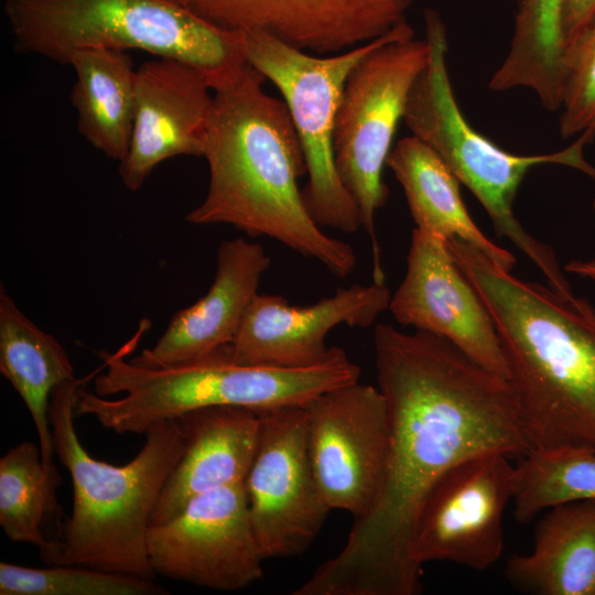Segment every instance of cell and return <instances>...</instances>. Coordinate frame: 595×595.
<instances>
[{
    "label": "cell",
    "mask_w": 595,
    "mask_h": 595,
    "mask_svg": "<svg viewBox=\"0 0 595 595\" xmlns=\"http://www.w3.org/2000/svg\"><path fill=\"white\" fill-rule=\"evenodd\" d=\"M374 350L390 426L383 487L372 509L354 520L342 551L295 595L421 593L422 567L411 558V543L434 485L475 456L530 452L509 381L446 339L379 323Z\"/></svg>",
    "instance_id": "6da1fadb"
},
{
    "label": "cell",
    "mask_w": 595,
    "mask_h": 595,
    "mask_svg": "<svg viewBox=\"0 0 595 595\" xmlns=\"http://www.w3.org/2000/svg\"><path fill=\"white\" fill-rule=\"evenodd\" d=\"M266 82L247 63L214 90L203 155L208 190L185 220L272 238L346 278L356 266L355 251L325 234L307 212L298 185L307 173L301 141L285 101L268 95Z\"/></svg>",
    "instance_id": "7a4b0ae2"
},
{
    "label": "cell",
    "mask_w": 595,
    "mask_h": 595,
    "mask_svg": "<svg viewBox=\"0 0 595 595\" xmlns=\"http://www.w3.org/2000/svg\"><path fill=\"white\" fill-rule=\"evenodd\" d=\"M448 247L497 329L530 452H595V306L517 278L458 238Z\"/></svg>",
    "instance_id": "3957f363"
},
{
    "label": "cell",
    "mask_w": 595,
    "mask_h": 595,
    "mask_svg": "<svg viewBox=\"0 0 595 595\" xmlns=\"http://www.w3.org/2000/svg\"><path fill=\"white\" fill-rule=\"evenodd\" d=\"M80 383L63 382L51 394L54 452L71 474L73 508L41 558L48 565H80L154 581L148 533L163 486L184 451L180 423L164 420L149 428L142 448L125 465L98 461L75 430L74 400Z\"/></svg>",
    "instance_id": "277c9868"
},
{
    "label": "cell",
    "mask_w": 595,
    "mask_h": 595,
    "mask_svg": "<svg viewBox=\"0 0 595 595\" xmlns=\"http://www.w3.org/2000/svg\"><path fill=\"white\" fill-rule=\"evenodd\" d=\"M129 347L97 351L106 370L94 379V392L82 383L77 387L75 416H94L117 434H144L161 421L206 407H304L360 377V368L339 347H332L322 363L303 368L238 363L229 344L186 363L151 368L126 360Z\"/></svg>",
    "instance_id": "5b68a950"
},
{
    "label": "cell",
    "mask_w": 595,
    "mask_h": 595,
    "mask_svg": "<svg viewBox=\"0 0 595 595\" xmlns=\"http://www.w3.org/2000/svg\"><path fill=\"white\" fill-rule=\"evenodd\" d=\"M424 25L430 56L412 85L402 120L478 199L497 235L510 240L541 271L548 285L573 294L554 250L523 228L513 203L524 176L538 165H565L595 178V166L584 158L595 133L585 131L567 148L545 154L522 155L498 147L475 130L458 107L446 66L448 45L440 13L425 9Z\"/></svg>",
    "instance_id": "8992f818"
},
{
    "label": "cell",
    "mask_w": 595,
    "mask_h": 595,
    "mask_svg": "<svg viewBox=\"0 0 595 595\" xmlns=\"http://www.w3.org/2000/svg\"><path fill=\"white\" fill-rule=\"evenodd\" d=\"M4 11L17 51L61 64L80 50H141L197 67L214 91L248 63L245 32L164 0H7Z\"/></svg>",
    "instance_id": "52a82bcc"
},
{
    "label": "cell",
    "mask_w": 595,
    "mask_h": 595,
    "mask_svg": "<svg viewBox=\"0 0 595 595\" xmlns=\"http://www.w3.org/2000/svg\"><path fill=\"white\" fill-rule=\"evenodd\" d=\"M410 35H414V30L404 21L371 42L318 56L260 31L245 32L248 63L278 88L290 110L306 163L303 201L321 227L345 234L361 228L358 208L337 174L333 149L335 117L346 79L374 48Z\"/></svg>",
    "instance_id": "ba28073f"
},
{
    "label": "cell",
    "mask_w": 595,
    "mask_h": 595,
    "mask_svg": "<svg viewBox=\"0 0 595 595\" xmlns=\"http://www.w3.org/2000/svg\"><path fill=\"white\" fill-rule=\"evenodd\" d=\"M430 56L426 39L390 40L348 75L337 108L333 149L337 174L353 197L372 251V281L385 283L376 216L387 203L382 180L393 138L416 77Z\"/></svg>",
    "instance_id": "9c48e42d"
},
{
    "label": "cell",
    "mask_w": 595,
    "mask_h": 595,
    "mask_svg": "<svg viewBox=\"0 0 595 595\" xmlns=\"http://www.w3.org/2000/svg\"><path fill=\"white\" fill-rule=\"evenodd\" d=\"M256 454L245 480L249 519L262 558L303 553L328 511L312 468L304 407L257 411Z\"/></svg>",
    "instance_id": "30bf717a"
},
{
    "label": "cell",
    "mask_w": 595,
    "mask_h": 595,
    "mask_svg": "<svg viewBox=\"0 0 595 595\" xmlns=\"http://www.w3.org/2000/svg\"><path fill=\"white\" fill-rule=\"evenodd\" d=\"M309 455L332 509L365 517L387 474L390 426L383 394L359 381L331 389L304 405Z\"/></svg>",
    "instance_id": "8fae6325"
},
{
    "label": "cell",
    "mask_w": 595,
    "mask_h": 595,
    "mask_svg": "<svg viewBox=\"0 0 595 595\" xmlns=\"http://www.w3.org/2000/svg\"><path fill=\"white\" fill-rule=\"evenodd\" d=\"M505 453L464 461L434 485L420 510L411 558L486 571L501 556L504 515L512 502L515 464Z\"/></svg>",
    "instance_id": "7c38bea8"
},
{
    "label": "cell",
    "mask_w": 595,
    "mask_h": 595,
    "mask_svg": "<svg viewBox=\"0 0 595 595\" xmlns=\"http://www.w3.org/2000/svg\"><path fill=\"white\" fill-rule=\"evenodd\" d=\"M155 574L218 591H237L261 578L245 483L192 498L148 533Z\"/></svg>",
    "instance_id": "4fadbf2b"
},
{
    "label": "cell",
    "mask_w": 595,
    "mask_h": 595,
    "mask_svg": "<svg viewBox=\"0 0 595 595\" xmlns=\"http://www.w3.org/2000/svg\"><path fill=\"white\" fill-rule=\"evenodd\" d=\"M388 310L399 324L446 339L483 368L508 380L497 329L456 264L448 240L412 230L407 271Z\"/></svg>",
    "instance_id": "5bb4252c"
},
{
    "label": "cell",
    "mask_w": 595,
    "mask_h": 595,
    "mask_svg": "<svg viewBox=\"0 0 595 595\" xmlns=\"http://www.w3.org/2000/svg\"><path fill=\"white\" fill-rule=\"evenodd\" d=\"M414 0H190L187 9L227 31H260L311 54H338L392 31Z\"/></svg>",
    "instance_id": "9a60e30c"
},
{
    "label": "cell",
    "mask_w": 595,
    "mask_h": 595,
    "mask_svg": "<svg viewBox=\"0 0 595 595\" xmlns=\"http://www.w3.org/2000/svg\"><path fill=\"white\" fill-rule=\"evenodd\" d=\"M386 283L351 284L312 305H292L281 295L257 294L229 344L242 364L303 368L322 363L332 347L325 344L334 327H368L389 309Z\"/></svg>",
    "instance_id": "2e32d148"
},
{
    "label": "cell",
    "mask_w": 595,
    "mask_h": 595,
    "mask_svg": "<svg viewBox=\"0 0 595 595\" xmlns=\"http://www.w3.org/2000/svg\"><path fill=\"white\" fill-rule=\"evenodd\" d=\"M197 67L163 56L142 63L136 74L134 119L119 175L138 191L163 161L203 156L213 95Z\"/></svg>",
    "instance_id": "e0dca14e"
},
{
    "label": "cell",
    "mask_w": 595,
    "mask_h": 595,
    "mask_svg": "<svg viewBox=\"0 0 595 595\" xmlns=\"http://www.w3.org/2000/svg\"><path fill=\"white\" fill-rule=\"evenodd\" d=\"M216 262L207 293L177 311L156 344L130 359L132 364L151 368L182 364L234 340L271 260L261 245L236 238L219 245Z\"/></svg>",
    "instance_id": "ac0fdd59"
},
{
    "label": "cell",
    "mask_w": 595,
    "mask_h": 595,
    "mask_svg": "<svg viewBox=\"0 0 595 595\" xmlns=\"http://www.w3.org/2000/svg\"><path fill=\"white\" fill-rule=\"evenodd\" d=\"M176 420L184 451L163 486L151 526L169 520L198 495L245 483L257 450L260 416L255 410L206 407Z\"/></svg>",
    "instance_id": "d6986e66"
},
{
    "label": "cell",
    "mask_w": 595,
    "mask_h": 595,
    "mask_svg": "<svg viewBox=\"0 0 595 595\" xmlns=\"http://www.w3.org/2000/svg\"><path fill=\"white\" fill-rule=\"evenodd\" d=\"M505 576L531 595H595V500L544 511L530 552L507 559Z\"/></svg>",
    "instance_id": "ffe728a7"
},
{
    "label": "cell",
    "mask_w": 595,
    "mask_h": 595,
    "mask_svg": "<svg viewBox=\"0 0 595 595\" xmlns=\"http://www.w3.org/2000/svg\"><path fill=\"white\" fill-rule=\"evenodd\" d=\"M386 166L404 192L415 228L445 240L458 238L480 250L497 267L512 271L515 256L478 228L463 202L459 181L428 144L412 134L400 139Z\"/></svg>",
    "instance_id": "44dd1931"
},
{
    "label": "cell",
    "mask_w": 595,
    "mask_h": 595,
    "mask_svg": "<svg viewBox=\"0 0 595 595\" xmlns=\"http://www.w3.org/2000/svg\"><path fill=\"white\" fill-rule=\"evenodd\" d=\"M0 371L24 401L34 422L43 464L61 485L54 464L50 401L53 390L74 380V367L61 343L28 318L1 286Z\"/></svg>",
    "instance_id": "7402d4cb"
},
{
    "label": "cell",
    "mask_w": 595,
    "mask_h": 595,
    "mask_svg": "<svg viewBox=\"0 0 595 595\" xmlns=\"http://www.w3.org/2000/svg\"><path fill=\"white\" fill-rule=\"evenodd\" d=\"M76 74L71 101L77 128L96 150L121 162L128 153L134 119L136 74L126 51L88 48L69 62Z\"/></svg>",
    "instance_id": "603a6c76"
},
{
    "label": "cell",
    "mask_w": 595,
    "mask_h": 595,
    "mask_svg": "<svg viewBox=\"0 0 595 595\" xmlns=\"http://www.w3.org/2000/svg\"><path fill=\"white\" fill-rule=\"evenodd\" d=\"M562 4L563 0H520L509 51L488 83L491 90L529 88L543 108L560 109L566 51Z\"/></svg>",
    "instance_id": "cb8c5ba5"
},
{
    "label": "cell",
    "mask_w": 595,
    "mask_h": 595,
    "mask_svg": "<svg viewBox=\"0 0 595 595\" xmlns=\"http://www.w3.org/2000/svg\"><path fill=\"white\" fill-rule=\"evenodd\" d=\"M58 486L33 442L19 443L0 458V524L11 541L33 544L41 555L45 553L51 544L45 524L61 518Z\"/></svg>",
    "instance_id": "d4e9b609"
},
{
    "label": "cell",
    "mask_w": 595,
    "mask_h": 595,
    "mask_svg": "<svg viewBox=\"0 0 595 595\" xmlns=\"http://www.w3.org/2000/svg\"><path fill=\"white\" fill-rule=\"evenodd\" d=\"M513 516L529 523L551 507L595 500V452L531 451L515 464Z\"/></svg>",
    "instance_id": "484cf974"
},
{
    "label": "cell",
    "mask_w": 595,
    "mask_h": 595,
    "mask_svg": "<svg viewBox=\"0 0 595 595\" xmlns=\"http://www.w3.org/2000/svg\"><path fill=\"white\" fill-rule=\"evenodd\" d=\"M1 595H162L166 589L133 575L80 565L26 567L0 562Z\"/></svg>",
    "instance_id": "4316f807"
},
{
    "label": "cell",
    "mask_w": 595,
    "mask_h": 595,
    "mask_svg": "<svg viewBox=\"0 0 595 595\" xmlns=\"http://www.w3.org/2000/svg\"><path fill=\"white\" fill-rule=\"evenodd\" d=\"M560 109L563 139L595 133V18L566 47Z\"/></svg>",
    "instance_id": "83f0119b"
},
{
    "label": "cell",
    "mask_w": 595,
    "mask_h": 595,
    "mask_svg": "<svg viewBox=\"0 0 595 595\" xmlns=\"http://www.w3.org/2000/svg\"><path fill=\"white\" fill-rule=\"evenodd\" d=\"M595 18V0H563L562 30L566 47Z\"/></svg>",
    "instance_id": "f1b7e54d"
},
{
    "label": "cell",
    "mask_w": 595,
    "mask_h": 595,
    "mask_svg": "<svg viewBox=\"0 0 595 595\" xmlns=\"http://www.w3.org/2000/svg\"><path fill=\"white\" fill-rule=\"evenodd\" d=\"M564 270L580 278L595 281V259L571 260L564 266Z\"/></svg>",
    "instance_id": "f546056e"
},
{
    "label": "cell",
    "mask_w": 595,
    "mask_h": 595,
    "mask_svg": "<svg viewBox=\"0 0 595 595\" xmlns=\"http://www.w3.org/2000/svg\"><path fill=\"white\" fill-rule=\"evenodd\" d=\"M164 1L186 8L190 0H164Z\"/></svg>",
    "instance_id": "4dcf8cb0"
},
{
    "label": "cell",
    "mask_w": 595,
    "mask_h": 595,
    "mask_svg": "<svg viewBox=\"0 0 595 595\" xmlns=\"http://www.w3.org/2000/svg\"><path fill=\"white\" fill-rule=\"evenodd\" d=\"M593 208L595 209V197L593 199Z\"/></svg>",
    "instance_id": "1f68e13d"
}]
</instances>
